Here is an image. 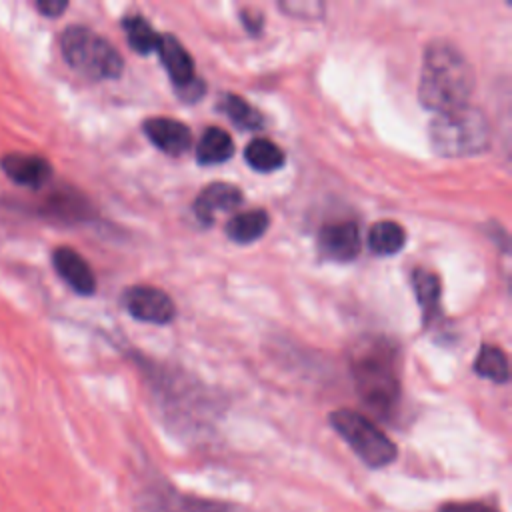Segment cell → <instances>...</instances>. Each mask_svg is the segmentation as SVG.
<instances>
[{
  "label": "cell",
  "instance_id": "ac0fdd59",
  "mask_svg": "<svg viewBox=\"0 0 512 512\" xmlns=\"http://www.w3.org/2000/svg\"><path fill=\"white\" fill-rule=\"evenodd\" d=\"M244 158L252 170L262 172V174L274 172V170L282 168L286 162L284 150L266 138H256V140L248 142V146L244 150Z\"/></svg>",
  "mask_w": 512,
  "mask_h": 512
},
{
  "label": "cell",
  "instance_id": "2e32d148",
  "mask_svg": "<svg viewBox=\"0 0 512 512\" xmlns=\"http://www.w3.org/2000/svg\"><path fill=\"white\" fill-rule=\"evenodd\" d=\"M412 286L422 310L424 324H430L440 312V278L430 270L418 268L412 272Z\"/></svg>",
  "mask_w": 512,
  "mask_h": 512
},
{
  "label": "cell",
  "instance_id": "6da1fadb",
  "mask_svg": "<svg viewBox=\"0 0 512 512\" xmlns=\"http://www.w3.org/2000/svg\"><path fill=\"white\" fill-rule=\"evenodd\" d=\"M474 90V70L466 56L448 40H432L424 48L418 98L432 112L468 104Z\"/></svg>",
  "mask_w": 512,
  "mask_h": 512
},
{
  "label": "cell",
  "instance_id": "5b68a950",
  "mask_svg": "<svg viewBox=\"0 0 512 512\" xmlns=\"http://www.w3.org/2000/svg\"><path fill=\"white\" fill-rule=\"evenodd\" d=\"M330 424L368 468H384L396 460V444L368 416L340 408L330 414Z\"/></svg>",
  "mask_w": 512,
  "mask_h": 512
},
{
  "label": "cell",
  "instance_id": "4fadbf2b",
  "mask_svg": "<svg viewBox=\"0 0 512 512\" xmlns=\"http://www.w3.org/2000/svg\"><path fill=\"white\" fill-rule=\"evenodd\" d=\"M244 200L242 190L228 182H212L194 200V214L202 224H212L218 212L236 208Z\"/></svg>",
  "mask_w": 512,
  "mask_h": 512
},
{
  "label": "cell",
  "instance_id": "52a82bcc",
  "mask_svg": "<svg viewBox=\"0 0 512 512\" xmlns=\"http://www.w3.org/2000/svg\"><path fill=\"white\" fill-rule=\"evenodd\" d=\"M138 512H228V506L218 500L184 494L172 486H154L140 498Z\"/></svg>",
  "mask_w": 512,
  "mask_h": 512
},
{
  "label": "cell",
  "instance_id": "ba28073f",
  "mask_svg": "<svg viewBox=\"0 0 512 512\" xmlns=\"http://www.w3.org/2000/svg\"><path fill=\"white\" fill-rule=\"evenodd\" d=\"M156 52H158L170 80L178 88V92L182 96L192 94L194 98H198V94L194 92V86H202V82H198L194 78V60L186 52V48L180 44V40H176L172 34H162L158 40Z\"/></svg>",
  "mask_w": 512,
  "mask_h": 512
},
{
  "label": "cell",
  "instance_id": "9c48e42d",
  "mask_svg": "<svg viewBox=\"0 0 512 512\" xmlns=\"http://www.w3.org/2000/svg\"><path fill=\"white\" fill-rule=\"evenodd\" d=\"M2 172L16 182L18 186H26L32 190H40L52 178V164L38 154L26 152H10L0 158Z\"/></svg>",
  "mask_w": 512,
  "mask_h": 512
},
{
  "label": "cell",
  "instance_id": "7a4b0ae2",
  "mask_svg": "<svg viewBox=\"0 0 512 512\" xmlns=\"http://www.w3.org/2000/svg\"><path fill=\"white\" fill-rule=\"evenodd\" d=\"M350 372L362 402L380 418H388L400 398V380L396 372V352L388 342L376 340L356 348Z\"/></svg>",
  "mask_w": 512,
  "mask_h": 512
},
{
  "label": "cell",
  "instance_id": "9a60e30c",
  "mask_svg": "<svg viewBox=\"0 0 512 512\" xmlns=\"http://www.w3.org/2000/svg\"><path fill=\"white\" fill-rule=\"evenodd\" d=\"M270 226L266 210H248L232 216L226 224V236L236 244H250L258 240Z\"/></svg>",
  "mask_w": 512,
  "mask_h": 512
},
{
  "label": "cell",
  "instance_id": "5bb4252c",
  "mask_svg": "<svg viewBox=\"0 0 512 512\" xmlns=\"http://www.w3.org/2000/svg\"><path fill=\"white\" fill-rule=\"evenodd\" d=\"M232 154H234L232 136L218 126L206 128L202 138L196 144V160L204 166L226 162L232 158Z\"/></svg>",
  "mask_w": 512,
  "mask_h": 512
},
{
  "label": "cell",
  "instance_id": "e0dca14e",
  "mask_svg": "<svg viewBox=\"0 0 512 512\" xmlns=\"http://www.w3.org/2000/svg\"><path fill=\"white\" fill-rule=\"evenodd\" d=\"M406 244L404 228L394 220H380L368 232V248L380 256H392Z\"/></svg>",
  "mask_w": 512,
  "mask_h": 512
},
{
  "label": "cell",
  "instance_id": "8992f818",
  "mask_svg": "<svg viewBox=\"0 0 512 512\" xmlns=\"http://www.w3.org/2000/svg\"><path fill=\"white\" fill-rule=\"evenodd\" d=\"M124 310L148 324H168L176 316V306L172 298L154 286H130L122 294Z\"/></svg>",
  "mask_w": 512,
  "mask_h": 512
},
{
  "label": "cell",
  "instance_id": "30bf717a",
  "mask_svg": "<svg viewBox=\"0 0 512 512\" xmlns=\"http://www.w3.org/2000/svg\"><path fill=\"white\" fill-rule=\"evenodd\" d=\"M318 250L334 262H350L360 252V230L354 222L326 224L318 232Z\"/></svg>",
  "mask_w": 512,
  "mask_h": 512
},
{
  "label": "cell",
  "instance_id": "ffe728a7",
  "mask_svg": "<svg viewBox=\"0 0 512 512\" xmlns=\"http://www.w3.org/2000/svg\"><path fill=\"white\" fill-rule=\"evenodd\" d=\"M474 372L482 378L496 382V384L508 382L510 372H508L506 354L498 346H492V344L480 346L476 360H474Z\"/></svg>",
  "mask_w": 512,
  "mask_h": 512
},
{
  "label": "cell",
  "instance_id": "d4e9b609",
  "mask_svg": "<svg viewBox=\"0 0 512 512\" xmlns=\"http://www.w3.org/2000/svg\"><path fill=\"white\" fill-rule=\"evenodd\" d=\"M240 18H242V22H244V26H246V30H248L250 34H258V32H260V28H262V14L242 10V12H240Z\"/></svg>",
  "mask_w": 512,
  "mask_h": 512
},
{
  "label": "cell",
  "instance_id": "cb8c5ba5",
  "mask_svg": "<svg viewBox=\"0 0 512 512\" xmlns=\"http://www.w3.org/2000/svg\"><path fill=\"white\" fill-rule=\"evenodd\" d=\"M36 8L44 16L56 18V16H60L68 8V2H64V0H42V2H36Z\"/></svg>",
  "mask_w": 512,
  "mask_h": 512
},
{
  "label": "cell",
  "instance_id": "7c38bea8",
  "mask_svg": "<svg viewBox=\"0 0 512 512\" xmlns=\"http://www.w3.org/2000/svg\"><path fill=\"white\" fill-rule=\"evenodd\" d=\"M142 130L148 136V140L168 156H180L192 146V136L188 126L174 118H164V116L148 118L142 124Z\"/></svg>",
  "mask_w": 512,
  "mask_h": 512
},
{
  "label": "cell",
  "instance_id": "603a6c76",
  "mask_svg": "<svg viewBox=\"0 0 512 512\" xmlns=\"http://www.w3.org/2000/svg\"><path fill=\"white\" fill-rule=\"evenodd\" d=\"M438 512H498V510L484 502H458V504H446Z\"/></svg>",
  "mask_w": 512,
  "mask_h": 512
},
{
  "label": "cell",
  "instance_id": "277c9868",
  "mask_svg": "<svg viewBox=\"0 0 512 512\" xmlns=\"http://www.w3.org/2000/svg\"><path fill=\"white\" fill-rule=\"evenodd\" d=\"M60 52L72 70L90 80H114L124 70L120 52L104 36L80 24L62 32Z\"/></svg>",
  "mask_w": 512,
  "mask_h": 512
},
{
  "label": "cell",
  "instance_id": "44dd1931",
  "mask_svg": "<svg viewBox=\"0 0 512 512\" xmlns=\"http://www.w3.org/2000/svg\"><path fill=\"white\" fill-rule=\"evenodd\" d=\"M122 26L126 32V40L134 52L150 54L156 50L160 36L156 34V30L150 26V22L144 16H140V14L124 16Z\"/></svg>",
  "mask_w": 512,
  "mask_h": 512
},
{
  "label": "cell",
  "instance_id": "d6986e66",
  "mask_svg": "<svg viewBox=\"0 0 512 512\" xmlns=\"http://www.w3.org/2000/svg\"><path fill=\"white\" fill-rule=\"evenodd\" d=\"M218 108L240 128L244 130H260L264 126V118L262 114L252 108L242 96L238 94H222L218 100Z\"/></svg>",
  "mask_w": 512,
  "mask_h": 512
},
{
  "label": "cell",
  "instance_id": "7402d4cb",
  "mask_svg": "<svg viewBox=\"0 0 512 512\" xmlns=\"http://www.w3.org/2000/svg\"><path fill=\"white\" fill-rule=\"evenodd\" d=\"M280 10H284L286 14L294 16V18H322L324 14V4L314 2V0H306V2H280L278 4Z\"/></svg>",
  "mask_w": 512,
  "mask_h": 512
},
{
  "label": "cell",
  "instance_id": "8fae6325",
  "mask_svg": "<svg viewBox=\"0 0 512 512\" xmlns=\"http://www.w3.org/2000/svg\"><path fill=\"white\" fill-rule=\"evenodd\" d=\"M52 264L56 274L82 296H90L96 290V278L90 264L70 246H58L52 252Z\"/></svg>",
  "mask_w": 512,
  "mask_h": 512
},
{
  "label": "cell",
  "instance_id": "3957f363",
  "mask_svg": "<svg viewBox=\"0 0 512 512\" xmlns=\"http://www.w3.org/2000/svg\"><path fill=\"white\" fill-rule=\"evenodd\" d=\"M432 150L444 158H466L490 146V122L486 114L470 104L438 112L428 126Z\"/></svg>",
  "mask_w": 512,
  "mask_h": 512
}]
</instances>
